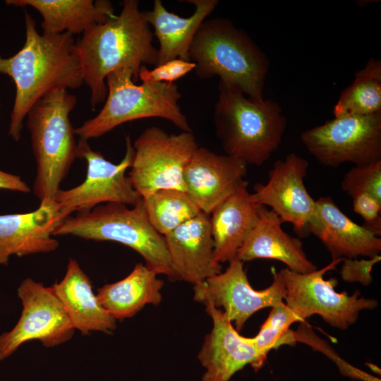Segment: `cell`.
<instances>
[{"mask_svg":"<svg viewBox=\"0 0 381 381\" xmlns=\"http://www.w3.org/2000/svg\"><path fill=\"white\" fill-rule=\"evenodd\" d=\"M25 41L13 56H0V73L11 77L16 96L8 135L21 137L23 121L33 104L55 90H75L83 83V69L73 35L40 34L34 18L25 13Z\"/></svg>","mask_w":381,"mask_h":381,"instance_id":"obj_1","label":"cell"},{"mask_svg":"<svg viewBox=\"0 0 381 381\" xmlns=\"http://www.w3.org/2000/svg\"><path fill=\"white\" fill-rule=\"evenodd\" d=\"M153 37L139 2L125 0L119 15L92 25L75 41L92 109L105 101L106 78L111 72L129 68L135 83L142 66H156L157 48Z\"/></svg>","mask_w":381,"mask_h":381,"instance_id":"obj_2","label":"cell"},{"mask_svg":"<svg viewBox=\"0 0 381 381\" xmlns=\"http://www.w3.org/2000/svg\"><path fill=\"white\" fill-rule=\"evenodd\" d=\"M189 61L201 79L217 76L219 83L235 87L261 102L270 59L243 30L225 18L205 20L191 43Z\"/></svg>","mask_w":381,"mask_h":381,"instance_id":"obj_3","label":"cell"},{"mask_svg":"<svg viewBox=\"0 0 381 381\" xmlns=\"http://www.w3.org/2000/svg\"><path fill=\"white\" fill-rule=\"evenodd\" d=\"M214 105L215 133L226 155L260 166L279 148L287 120L270 99L257 102L239 90L219 83Z\"/></svg>","mask_w":381,"mask_h":381,"instance_id":"obj_4","label":"cell"},{"mask_svg":"<svg viewBox=\"0 0 381 381\" xmlns=\"http://www.w3.org/2000/svg\"><path fill=\"white\" fill-rule=\"evenodd\" d=\"M77 97L55 90L39 99L27 114V127L36 163L32 191L40 204H54L60 185L77 158V143L69 114Z\"/></svg>","mask_w":381,"mask_h":381,"instance_id":"obj_5","label":"cell"},{"mask_svg":"<svg viewBox=\"0 0 381 381\" xmlns=\"http://www.w3.org/2000/svg\"><path fill=\"white\" fill-rule=\"evenodd\" d=\"M107 95L99 112L75 128V134L88 140L134 120L159 117L169 121L182 131L192 132L179 102L178 85L170 83L134 82L133 71L121 68L106 78Z\"/></svg>","mask_w":381,"mask_h":381,"instance_id":"obj_6","label":"cell"},{"mask_svg":"<svg viewBox=\"0 0 381 381\" xmlns=\"http://www.w3.org/2000/svg\"><path fill=\"white\" fill-rule=\"evenodd\" d=\"M71 235L95 241H114L139 253L157 274L174 279L164 238L151 225L142 200L128 207L121 203L100 205L87 212L64 218L53 236Z\"/></svg>","mask_w":381,"mask_h":381,"instance_id":"obj_7","label":"cell"},{"mask_svg":"<svg viewBox=\"0 0 381 381\" xmlns=\"http://www.w3.org/2000/svg\"><path fill=\"white\" fill-rule=\"evenodd\" d=\"M130 136L126 137V153L122 160L114 164L101 152L92 150L87 140L79 138L77 158L87 163L85 179L80 185L58 191L54 202L63 220L73 212H87L102 203H121L135 206L142 198L126 176L133 157Z\"/></svg>","mask_w":381,"mask_h":381,"instance_id":"obj_8","label":"cell"},{"mask_svg":"<svg viewBox=\"0 0 381 381\" xmlns=\"http://www.w3.org/2000/svg\"><path fill=\"white\" fill-rule=\"evenodd\" d=\"M343 260H332L322 269L306 274L287 267L279 270L286 291L285 303L301 322L318 315L332 327L344 330L357 321L361 311L378 306L376 299L360 297L358 289L351 296L339 293L334 290L335 279H324V274L334 270Z\"/></svg>","mask_w":381,"mask_h":381,"instance_id":"obj_9","label":"cell"},{"mask_svg":"<svg viewBox=\"0 0 381 381\" xmlns=\"http://www.w3.org/2000/svg\"><path fill=\"white\" fill-rule=\"evenodd\" d=\"M133 146L128 177L142 199L162 189L186 191L183 171L198 147L192 132L168 133L158 126H150Z\"/></svg>","mask_w":381,"mask_h":381,"instance_id":"obj_10","label":"cell"},{"mask_svg":"<svg viewBox=\"0 0 381 381\" xmlns=\"http://www.w3.org/2000/svg\"><path fill=\"white\" fill-rule=\"evenodd\" d=\"M301 140L326 167L375 162L381 160V112L334 117L303 131Z\"/></svg>","mask_w":381,"mask_h":381,"instance_id":"obj_11","label":"cell"},{"mask_svg":"<svg viewBox=\"0 0 381 381\" xmlns=\"http://www.w3.org/2000/svg\"><path fill=\"white\" fill-rule=\"evenodd\" d=\"M18 296L22 313L12 329L0 334V361L28 341L38 340L52 348L72 338L75 329L52 286L26 278L18 288Z\"/></svg>","mask_w":381,"mask_h":381,"instance_id":"obj_12","label":"cell"},{"mask_svg":"<svg viewBox=\"0 0 381 381\" xmlns=\"http://www.w3.org/2000/svg\"><path fill=\"white\" fill-rule=\"evenodd\" d=\"M224 272L212 276L194 286V298L224 309L225 317L240 332L255 312L283 301L286 288L280 272L272 269L273 281L262 290L254 289L243 268V262L234 259Z\"/></svg>","mask_w":381,"mask_h":381,"instance_id":"obj_13","label":"cell"},{"mask_svg":"<svg viewBox=\"0 0 381 381\" xmlns=\"http://www.w3.org/2000/svg\"><path fill=\"white\" fill-rule=\"evenodd\" d=\"M308 168L306 159L290 153L274 163L267 182L257 183L251 193L257 205L271 207L282 223L291 224L300 236L308 234V226L315 208V200L304 183Z\"/></svg>","mask_w":381,"mask_h":381,"instance_id":"obj_14","label":"cell"},{"mask_svg":"<svg viewBox=\"0 0 381 381\" xmlns=\"http://www.w3.org/2000/svg\"><path fill=\"white\" fill-rule=\"evenodd\" d=\"M247 164L227 155L198 147L183 171L186 191L202 212L212 211L244 181Z\"/></svg>","mask_w":381,"mask_h":381,"instance_id":"obj_15","label":"cell"},{"mask_svg":"<svg viewBox=\"0 0 381 381\" xmlns=\"http://www.w3.org/2000/svg\"><path fill=\"white\" fill-rule=\"evenodd\" d=\"M204 305L212 328L198 356L205 368L202 381H229L248 364L258 370L262 365L254 346L239 334L222 310L209 303Z\"/></svg>","mask_w":381,"mask_h":381,"instance_id":"obj_16","label":"cell"},{"mask_svg":"<svg viewBox=\"0 0 381 381\" xmlns=\"http://www.w3.org/2000/svg\"><path fill=\"white\" fill-rule=\"evenodd\" d=\"M163 236L174 279L195 286L222 272L214 260L210 214L201 212Z\"/></svg>","mask_w":381,"mask_h":381,"instance_id":"obj_17","label":"cell"},{"mask_svg":"<svg viewBox=\"0 0 381 381\" xmlns=\"http://www.w3.org/2000/svg\"><path fill=\"white\" fill-rule=\"evenodd\" d=\"M308 231L321 241L332 260L371 258L381 250V238L351 220L329 196L315 200Z\"/></svg>","mask_w":381,"mask_h":381,"instance_id":"obj_18","label":"cell"},{"mask_svg":"<svg viewBox=\"0 0 381 381\" xmlns=\"http://www.w3.org/2000/svg\"><path fill=\"white\" fill-rule=\"evenodd\" d=\"M62 219L56 204H40L32 212L0 215V265H8L12 255L23 257L56 250L53 236Z\"/></svg>","mask_w":381,"mask_h":381,"instance_id":"obj_19","label":"cell"},{"mask_svg":"<svg viewBox=\"0 0 381 381\" xmlns=\"http://www.w3.org/2000/svg\"><path fill=\"white\" fill-rule=\"evenodd\" d=\"M282 222L272 210L259 205L258 219L245 238L236 259L245 262L255 259H272L284 263L287 268L301 274L317 270L307 257L303 243L286 233Z\"/></svg>","mask_w":381,"mask_h":381,"instance_id":"obj_20","label":"cell"},{"mask_svg":"<svg viewBox=\"0 0 381 381\" xmlns=\"http://www.w3.org/2000/svg\"><path fill=\"white\" fill-rule=\"evenodd\" d=\"M244 180L236 191L210 213L214 261L220 264L236 259L247 234L255 225L258 207Z\"/></svg>","mask_w":381,"mask_h":381,"instance_id":"obj_21","label":"cell"},{"mask_svg":"<svg viewBox=\"0 0 381 381\" xmlns=\"http://www.w3.org/2000/svg\"><path fill=\"white\" fill-rule=\"evenodd\" d=\"M195 7L193 13L181 17L167 10L160 0H155L152 10L143 11L144 17L154 29L158 40L155 66L181 59L189 61L188 53L195 35L202 23L214 11L218 0H187Z\"/></svg>","mask_w":381,"mask_h":381,"instance_id":"obj_22","label":"cell"},{"mask_svg":"<svg viewBox=\"0 0 381 381\" xmlns=\"http://www.w3.org/2000/svg\"><path fill=\"white\" fill-rule=\"evenodd\" d=\"M52 288L75 329L87 335L116 329V320L101 306L89 277L75 259H69L64 278Z\"/></svg>","mask_w":381,"mask_h":381,"instance_id":"obj_23","label":"cell"},{"mask_svg":"<svg viewBox=\"0 0 381 381\" xmlns=\"http://www.w3.org/2000/svg\"><path fill=\"white\" fill-rule=\"evenodd\" d=\"M6 4L30 6L42 18L43 34H83L94 25L115 16L107 0H6Z\"/></svg>","mask_w":381,"mask_h":381,"instance_id":"obj_24","label":"cell"},{"mask_svg":"<svg viewBox=\"0 0 381 381\" xmlns=\"http://www.w3.org/2000/svg\"><path fill=\"white\" fill-rule=\"evenodd\" d=\"M162 286L163 282L154 270L138 263L127 277L97 289L96 295L114 320H123L134 316L147 304H159Z\"/></svg>","mask_w":381,"mask_h":381,"instance_id":"obj_25","label":"cell"},{"mask_svg":"<svg viewBox=\"0 0 381 381\" xmlns=\"http://www.w3.org/2000/svg\"><path fill=\"white\" fill-rule=\"evenodd\" d=\"M334 107V117L381 112V61L370 59Z\"/></svg>","mask_w":381,"mask_h":381,"instance_id":"obj_26","label":"cell"},{"mask_svg":"<svg viewBox=\"0 0 381 381\" xmlns=\"http://www.w3.org/2000/svg\"><path fill=\"white\" fill-rule=\"evenodd\" d=\"M151 225L164 236L202 211L186 191L162 189L143 198Z\"/></svg>","mask_w":381,"mask_h":381,"instance_id":"obj_27","label":"cell"},{"mask_svg":"<svg viewBox=\"0 0 381 381\" xmlns=\"http://www.w3.org/2000/svg\"><path fill=\"white\" fill-rule=\"evenodd\" d=\"M301 322L298 317L283 301L272 307L266 320L256 336L247 337L255 348L259 361L263 365L268 352L283 344L295 345L294 332L290 326Z\"/></svg>","mask_w":381,"mask_h":381,"instance_id":"obj_28","label":"cell"},{"mask_svg":"<svg viewBox=\"0 0 381 381\" xmlns=\"http://www.w3.org/2000/svg\"><path fill=\"white\" fill-rule=\"evenodd\" d=\"M294 332L295 341L306 344L320 351L335 363L344 376L359 381H381L380 378L362 370L343 359L325 340L320 338L306 321L301 322Z\"/></svg>","mask_w":381,"mask_h":381,"instance_id":"obj_29","label":"cell"},{"mask_svg":"<svg viewBox=\"0 0 381 381\" xmlns=\"http://www.w3.org/2000/svg\"><path fill=\"white\" fill-rule=\"evenodd\" d=\"M341 187L351 198L368 194L381 202V160L354 166L344 175Z\"/></svg>","mask_w":381,"mask_h":381,"instance_id":"obj_30","label":"cell"},{"mask_svg":"<svg viewBox=\"0 0 381 381\" xmlns=\"http://www.w3.org/2000/svg\"><path fill=\"white\" fill-rule=\"evenodd\" d=\"M195 64L190 61L175 59L149 69L142 66L138 73V80L142 83H170L193 71Z\"/></svg>","mask_w":381,"mask_h":381,"instance_id":"obj_31","label":"cell"},{"mask_svg":"<svg viewBox=\"0 0 381 381\" xmlns=\"http://www.w3.org/2000/svg\"><path fill=\"white\" fill-rule=\"evenodd\" d=\"M353 210L364 220L362 225L376 236L381 235V202L368 194L353 198Z\"/></svg>","mask_w":381,"mask_h":381,"instance_id":"obj_32","label":"cell"},{"mask_svg":"<svg viewBox=\"0 0 381 381\" xmlns=\"http://www.w3.org/2000/svg\"><path fill=\"white\" fill-rule=\"evenodd\" d=\"M381 260L380 255L368 259L344 258L340 270V275L344 282L359 283L365 286L373 282V266Z\"/></svg>","mask_w":381,"mask_h":381,"instance_id":"obj_33","label":"cell"},{"mask_svg":"<svg viewBox=\"0 0 381 381\" xmlns=\"http://www.w3.org/2000/svg\"><path fill=\"white\" fill-rule=\"evenodd\" d=\"M0 189L30 193V188L21 177L0 169Z\"/></svg>","mask_w":381,"mask_h":381,"instance_id":"obj_34","label":"cell"},{"mask_svg":"<svg viewBox=\"0 0 381 381\" xmlns=\"http://www.w3.org/2000/svg\"><path fill=\"white\" fill-rule=\"evenodd\" d=\"M365 365L369 368V369L373 372V373H375L377 374H379V375H380L381 374V370H380V368H378L377 365H375L374 363H370V362H367L365 363Z\"/></svg>","mask_w":381,"mask_h":381,"instance_id":"obj_35","label":"cell"},{"mask_svg":"<svg viewBox=\"0 0 381 381\" xmlns=\"http://www.w3.org/2000/svg\"><path fill=\"white\" fill-rule=\"evenodd\" d=\"M0 117H1V115H0Z\"/></svg>","mask_w":381,"mask_h":381,"instance_id":"obj_36","label":"cell"}]
</instances>
